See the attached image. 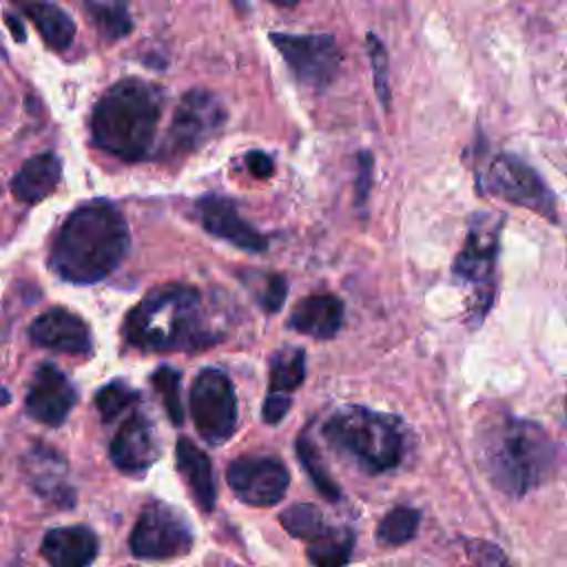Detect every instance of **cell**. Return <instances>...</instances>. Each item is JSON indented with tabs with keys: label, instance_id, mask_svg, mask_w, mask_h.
<instances>
[{
	"label": "cell",
	"instance_id": "obj_18",
	"mask_svg": "<svg viewBox=\"0 0 567 567\" xmlns=\"http://www.w3.org/2000/svg\"><path fill=\"white\" fill-rule=\"evenodd\" d=\"M175 461L177 472L182 474L193 501L199 505L202 512H213L217 501V487H215V474L213 463L193 441L179 439L175 445Z\"/></svg>",
	"mask_w": 567,
	"mask_h": 567
},
{
	"label": "cell",
	"instance_id": "obj_17",
	"mask_svg": "<svg viewBox=\"0 0 567 567\" xmlns=\"http://www.w3.org/2000/svg\"><path fill=\"white\" fill-rule=\"evenodd\" d=\"M97 551V536L86 525L53 527L40 543V554L49 567H91Z\"/></svg>",
	"mask_w": 567,
	"mask_h": 567
},
{
	"label": "cell",
	"instance_id": "obj_6",
	"mask_svg": "<svg viewBox=\"0 0 567 567\" xmlns=\"http://www.w3.org/2000/svg\"><path fill=\"white\" fill-rule=\"evenodd\" d=\"M195 536L188 520L166 503H148L131 532L128 547L133 556L146 560H166L186 556L193 549Z\"/></svg>",
	"mask_w": 567,
	"mask_h": 567
},
{
	"label": "cell",
	"instance_id": "obj_8",
	"mask_svg": "<svg viewBox=\"0 0 567 567\" xmlns=\"http://www.w3.org/2000/svg\"><path fill=\"white\" fill-rule=\"evenodd\" d=\"M272 44L295 73V78L312 89H326L339 73V47L326 33H270Z\"/></svg>",
	"mask_w": 567,
	"mask_h": 567
},
{
	"label": "cell",
	"instance_id": "obj_10",
	"mask_svg": "<svg viewBox=\"0 0 567 567\" xmlns=\"http://www.w3.org/2000/svg\"><path fill=\"white\" fill-rule=\"evenodd\" d=\"M498 230L501 224L492 215H481L474 219L465 246L454 261V275L476 288V299L481 303H489L494 266L498 255Z\"/></svg>",
	"mask_w": 567,
	"mask_h": 567
},
{
	"label": "cell",
	"instance_id": "obj_5",
	"mask_svg": "<svg viewBox=\"0 0 567 567\" xmlns=\"http://www.w3.org/2000/svg\"><path fill=\"white\" fill-rule=\"evenodd\" d=\"M323 436L332 450L368 474H381L399 465L403 432L399 421L361 405L337 410L323 423Z\"/></svg>",
	"mask_w": 567,
	"mask_h": 567
},
{
	"label": "cell",
	"instance_id": "obj_20",
	"mask_svg": "<svg viewBox=\"0 0 567 567\" xmlns=\"http://www.w3.org/2000/svg\"><path fill=\"white\" fill-rule=\"evenodd\" d=\"M64 472L66 465L64 461L47 450V447H38L29 454L27 461V474H29V483L31 487L47 501H53L55 505H73V492L64 481Z\"/></svg>",
	"mask_w": 567,
	"mask_h": 567
},
{
	"label": "cell",
	"instance_id": "obj_26",
	"mask_svg": "<svg viewBox=\"0 0 567 567\" xmlns=\"http://www.w3.org/2000/svg\"><path fill=\"white\" fill-rule=\"evenodd\" d=\"M297 456H299V463L303 465L306 474L315 483V487L321 492V496L328 501H339L341 489H339L337 481L330 476L319 450L312 445V441L308 436L297 439Z\"/></svg>",
	"mask_w": 567,
	"mask_h": 567
},
{
	"label": "cell",
	"instance_id": "obj_37",
	"mask_svg": "<svg viewBox=\"0 0 567 567\" xmlns=\"http://www.w3.org/2000/svg\"><path fill=\"white\" fill-rule=\"evenodd\" d=\"M7 24H11V27H13V31H16V38H18V40H22V29H20V24L13 20V16H7Z\"/></svg>",
	"mask_w": 567,
	"mask_h": 567
},
{
	"label": "cell",
	"instance_id": "obj_25",
	"mask_svg": "<svg viewBox=\"0 0 567 567\" xmlns=\"http://www.w3.org/2000/svg\"><path fill=\"white\" fill-rule=\"evenodd\" d=\"M419 523H421L419 509L408 507V505H399L381 518V523L377 527V540L383 547L405 545L408 540L414 538V534L419 529Z\"/></svg>",
	"mask_w": 567,
	"mask_h": 567
},
{
	"label": "cell",
	"instance_id": "obj_12",
	"mask_svg": "<svg viewBox=\"0 0 567 567\" xmlns=\"http://www.w3.org/2000/svg\"><path fill=\"white\" fill-rule=\"evenodd\" d=\"M226 481L239 501L255 507H270L286 496L290 474L277 458L241 456L228 465Z\"/></svg>",
	"mask_w": 567,
	"mask_h": 567
},
{
	"label": "cell",
	"instance_id": "obj_21",
	"mask_svg": "<svg viewBox=\"0 0 567 567\" xmlns=\"http://www.w3.org/2000/svg\"><path fill=\"white\" fill-rule=\"evenodd\" d=\"M62 175V164L58 155L42 153L22 164V168L16 173L11 182L13 195L24 204H35L49 197Z\"/></svg>",
	"mask_w": 567,
	"mask_h": 567
},
{
	"label": "cell",
	"instance_id": "obj_31",
	"mask_svg": "<svg viewBox=\"0 0 567 567\" xmlns=\"http://www.w3.org/2000/svg\"><path fill=\"white\" fill-rule=\"evenodd\" d=\"M368 51H370V62L374 69V84H377V95L385 109H390V86H388V55L381 44V40L374 33H368Z\"/></svg>",
	"mask_w": 567,
	"mask_h": 567
},
{
	"label": "cell",
	"instance_id": "obj_23",
	"mask_svg": "<svg viewBox=\"0 0 567 567\" xmlns=\"http://www.w3.org/2000/svg\"><path fill=\"white\" fill-rule=\"evenodd\" d=\"M22 9L51 49L62 51L71 44L75 35V24L66 11H62L51 2H31V4H22Z\"/></svg>",
	"mask_w": 567,
	"mask_h": 567
},
{
	"label": "cell",
	"instance_id": "obj_4",
	"mask_svg": "<svg viewBox=\"0 0 567 567\" xmlns=\"http://www.w3.org/2000/svg\"><path fill=\"white\" fill-rule=\"evenodd\" d=\"M159 115L162 91L155 84L137 78L122 80L93 109V142L120 159H142L153 146Z\"/></svg>",
	"mask_w": 567,
	"mask_h": 567
},
{
	"label": "cell",
	"instance_id": "obj_35",
	"mask_svg": "<svg viewBox=\"0 0 567 567\" xmlns=\"http://www.w3.org/2000/svg\"><path fill=\"white\" fill-rule=\"evenodd\" d=\"M246 166H248V171H250L255 177H261V179L270 177L272 171H275L272 157L266 155L264 151H250V153L246 155Z\"/></svg>",
	"mask_w": 567,
	"mask_h": 567
},
{
	"label": "cell",
	"instance_id": "obj_38",
	"mask_svg": "<svg viewBox=\"0 0 567 567\" xmlns=\"http://www.w3.org/2000/svg\"><path fill=\"white\" fill-rule=\"evenodd\" d=\"M11 401V394H9V390H4L2 385H0V405H7Z\"/></svg>",
	"mask_w": 567,
	"mask_h": 567
},
{
	"label": "cell",
	"instance_id": "obj_36",
	"mask_svg": "<svg viewBox=\"0 0 567 567\" xmlns=\"http://www.w3.org/2000/svg\"><path fill=\"white\" fill-rule=\"evenodd\" d=\"M370 177H372V157L370 153L359 155V179H357V199L359 204L365 202L370 190Z\"/></svg>",
	"mask_w": 567,
	"mask_h": 567
},
{
	"label": "cell",
	"instance_id": "obj_27",
	"mask_svg": "<svg viewBox=\"0 0 567 567\" xmlns=\"http://www.w3.org/2000/svg\"><path fill=\"white\" fill-rule=\"evenodd\" d=\"M279 520H281V527L290 536L301 538L306 543L317 538L328 527L321 509L315 507L312 503H295V505H290L288 509L281 512Z\"/></svg>",
	"mask_w": 567,
	"mask_h": 567
},
{
	"label": "cell",
	"instance_id": "obj_3",
	"mask_svg": "<svg viewBox=\"0 0 567 567\" xmlns=\"http://www.w3.org/2000/svg\"><path fill=\"white\" fill-rule=\"evenodd\" d=\"M124 337L133 348L148 352L193 350L213 341L204 328L202 295L184 284L153 288L128 312Z\"/></svg>",
	"mask_w": 567,
	"mask_h": 567
},
{
	"label": "cell",
	"instance_id": "obj_1",
	"mask_svg": "<svg viewBox=\"0 0 567 567\" xmlns=\"http://www.w3.org/2000/svg\"><path fill=\"white\" fill-rule=\"evenodd\" d=\"M128 246L131 235L122 213L111 202L93 199L66 217L49 261L62 279L93 284L120 266Z\"/></svg>",
	"mask_w": 567,
	"mask_h": 567
},
{
	"label": "cell",
	"instance_id": "obj_9",
	"mask_svg": "<svg viewBox=\"0 0 567 567\" xmlns=\"http://www.w3.org/2000/svg\"><path fill=\"white\" fill-rule=\"evenodd\" d=\"M226 111L217 95L204 89L188 91L173 115L168 142L177 153H190L206 144L224 124Z\"/></svg>",
	"mask_w": 567,
	"mask_h": 567
},
{
	"label": "cell",
	"instance_id": "obj_11",
	"mask_svg": "<svg viewBox=\"0 0 567 567\" xmlns=\"http://www.w3.org/2000/svg\"><path fill=\"white\" fill-rule=\"evenodd\" d=\"M487 186L529 210H536L556 221V199L538 173L512 155H498L487 171Z\"/></svg>",
	"mask_w": 567,
	"mask_h": 567
},
{
	"label": "cell",
	"instance_id": "obj_34",
	"mask_svg": "<svg viewBox=\"0 0 567 567\" xmlns=\"http://www.w3.org/2000/svg\"><path fill=\"white\" fill-rule=\"evenodd\" d=\"M290 410V396L288 394H268L264 401V410H261V419L270 425L279 423Z\"/></svg>",
	"mask_w": 567,
	"mask_h": 567
},
{
	"label": "cell",
	"instance_id": "obj_16",
	"mask_svg": "<svg viewBox=\"0 0 567 567\" xmlns=\"http://www.w3.org/2000/svg\"><path fill=\"white\" fill-rule=\"evenodd\" d=\"M31 339L42 346L58 352L69 354H86L91 352V332L82 317L66 308H51L42 312L29 328Z\"/></svg>",
	"mask_w": 567,
	"mask_h": 567
},
{
	"label": "cell",
	"instance_id": "obj_14",
	"mask_svg": "<svg viewBox=\"0 0 567 567\" xmlns=\"http://www.w3.org/2000/svg\"><path fill=\"white\" fill-rule=\"evenodd\" d=\"M113 465L124 474H144L159 456V441L153 421L144 412L128 416L115 432L109 447Z\"/></svg>",
	"mask_w": 567,
	"mask_h": 567
},
{
	"label": "cell",
	"instance_id": "obj_15",
	"mask_svg": "<svg viewBox=\"0 0 567 567\" xmlns=\"http://www.w3.org/2000/svg\"><path fill=\"white\" fill-rule=\"evenodd\" d=\"M197 210L204 228L210 235L221 237L248 252H261L268 248V239L257 228H252L246 219H241L233 202L217 195H208L199 199Z\"/></svg>",
	"mask_w": 567,
	"mask_h": 567
},
{
	"label": "cell",
	"instance_id": "obj_19",
	"mask_svg": "<svg viewBox=\"0 0 567 567\" xmlns=\"http://www.w3.org/2000/svg\"><path fill=\"white\" fill-rule=\"evenodd\" d=\"M343 323V303L339 297L321 292L306 297L290 315L288 326L315 339H330Z\"/></svg>",
	"mask_w": 567,
	"mask_h": 567
},
{
	"label": "cell",
	"instance_id": "obj_2",
	"mask_svg": "<svg viewBox=\"0 0 567 567\" xmlns=\"http://www.w3.org/2000/svg\"><path fill=\"white\" fill-rule=\"evenodd\" d=\"M478 458L496 489L520 498L554 474L558 450L538 423L503 416L483 430Z\"/></svg>",
	"mask_w": 567,
	"mask_h": 567
},
{
	"label": "cell",
	"instance_id": "obj_24",
	"mask_svg": "<svg viewBox=\"0 0 567 567\" xmlns=\"http://www.w3.org/2000/svg\"><path fill=\"white\" fill-rule=\"evenodd\" d=\"M306 377V354L301 348L279 350L270 361V394H288Z\"/></svg>",
	"mask_w": 567,
	"mask_h": 567
},
{
	"label": "cell",
	"instance_id": "obj_7",
	"mask_svg": "<svg viewBox=\"0 0 567 567\" xmlns=\"http://www.w3.org/2000/svg\"><path fill=\"white\" fill-rule=\"evenodd\" d=\"M190 416L204 441L221 445L237 427V394L233 381L217 368H204L190 388Z\"/></svg>",
	"mask_w": 567,
	"mask_h": 567
},
{
	"label": "cell",
	"instance_id": "obj_33",
	"mask_svg": "<svg viewBox=\"0 0 567 567\" xmlns=\"http://www.w3.org/2000/svg\"><path fill=\"white\" fill-rule=\"evenodd\" d=\"M470 556L476 563V567H509L507 558L501 554L498 547L487 545V543H472Z\"/></svg>",
	"mask_w": 567,
	"mask_h": 567
},
{
	"label": "cell",
	"instance_id": "obj_30",
	"mask_svg": "<svg viewBox=\"0 0 567 567\" xmlns=\"http://www.w3.org/2000/svg\"><path fill=\"white\" fill-rule=\"evenodd\" d=\"M153 383L157 388V392L164 399V408L168 412V419L175 425H182L184 421V410H182V401H179V370H173L168 365H162L159 370H155L153 374Z\"/></svg>",
	"mask_w": 567,
	"mask_h": 567
},
{
	"label": "cell",
	"instance_id": "obj_13",
	"mask_svg": "<svg viewBox=\"0 0 567 567\" xmlns=\"http://www.w3.org/2000/svg\"><path fill=\"white\" fill-rule=\"evenodd\" d=\"M75 401L78 392L66 374L51 363H42L31 379L24 408L31 419L55 427L69 416Z\"/></svg>",
	"mask_w": 567,
	"mask_h": 567
},
{
	"label": "cell",
	"instance_id": "obj_29",
	"mask_svg": "<svg viewBox=\"0 0 567 567\" xmlns=\"http://www.w3.org/2000/svg\"><path fill=\"white\" fill-rule=\"evenodd\" d=\"M133 401H137V392L124 381H111L95 394V405L102 421H113Z\"/></svg>",
	"mask_w": 567,
	"mask_h": 567
},
{
	"label": "cell",
	"instance_id": "obj_32",
	"mask_svg": "<svg viewBox=\"0 0 567 567\" xmlns=\"http://www.w3.org/2000/svg\"><path fill=\"white\" fill-rule=\"evenodd\" d=\"M286 292H288V284L281 275H272L268 279V286L264 290V295L259 297V303L266 312H277L286 299Z\"/></svg>",
	"mask_w": 567,
	"mask_h": 567
},
{
	"label": "cell",
	"instance_id": "obj_28",
	"mask_svg": "<svg viewBox=\"0 0 567 567\" xmlns=\"http://www.w3.org/2000/svg\"><path fill=\"white\" fill-rule=\"evenodd\" d=\"M86 11L91 13L95 27L106 40H117L131 31V16L126 4L120 2H89Z\"/></svg>",
	"mask_w": 567,
	"mask_h": 567
},
{
	"label": "cell",
	"instance_id": "obj_22",
	"mask_svg": "<svg viewBox=\"0 0 567 567\" xmlns=\"http://www.w3.org/2000/svg\"><path fill=\"white\" fill-rule=\"evenodd\" d=\"M354 549V532L348 527H326L306 543V556L312 567H343Z\"/></svg>",
	"mask_w": 567,
	"mask_h": 567
}]
</instances>
